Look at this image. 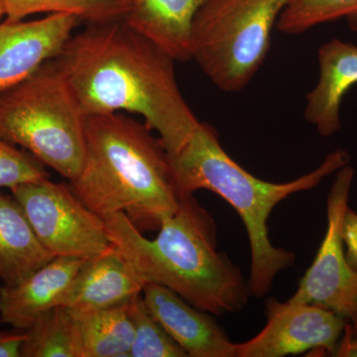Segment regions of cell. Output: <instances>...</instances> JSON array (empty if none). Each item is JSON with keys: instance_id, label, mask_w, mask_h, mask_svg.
I'll use <instances>...</instances> for the list:
<instances>
[{"instance_id": "e0dca14e", "label": "cell", "mask_w": 357, "mask_h": 357, "mask_svg": "<svg viewBox=\"0 0 357 357\" xmlns=\"http://www.w3.org/2000/svg\"><path fill=\"white\" fill-rule=\"evenodd\" d=\"M73 314L76 319L79 357H129L134 335L129 302L109 309Z\"/></svg>"}, {"instance_id": "4316f807", "label": "cell", "mask_w": 357, "mask_h": 357, "mask_svg": "<svg viewBox=\"0 0 357 357\" xmlns=\"http://www.w3.org/2000/svg\"><path fill=\"white\" fill-rule=\"evenodd\" d=\"M352 331H354V337H357V318L356 321L352 323Z\"/></svg>"}, {"instance_id": "9c48e42d", "label": "cell", "mask_w": 357, "mask_h": 357, "mask_svg": "<svg viewBox=\"0 0 357 357\" xmlns=\"http://www.w3.org/2000/svg\"><path fill=\"white\" fill-rule=\"evenodd\" d=\"M267 323L259 333L237 344V357H283L319 352L335 356L349 321L310 304L266 302Z\"/></svg>"}, {"instance_id": "7a4b0ae2", "label": "cell", "mask_w": 357, "mask_h": 357, "mask_svg": "<svg viewBox=\"0 0 357 357\" xmlns=\"http://www.w3.org/2000/svg\"><path fill=\"white\" fill-rule=\"evenodd\" d=\"M110 241L145 283L177 293L211 316L241 312L250 290L238 267L217 249L215 220L192 196L162 220L158 236H144L126 215L103 218Z\"/></svg>"}, {"instance_id": "52a82bcc", "label": "cell", "mask_w": 357, "mask_h": 357, "mask_svg": "<svg viewBox=\"0 0 357 357\" xmlns=\"http://www.w3.org/2000/svg\"><path fill=\"white\" fill-rule=\"evenodd\" d=\"M9 190L40 243L54 257L86 260L112 248L105 220L89 210L70 185L44 178Z\"/></svg>"}, {"instance_id": "8fae6325", "label": "cell", "mask_w": 357, "mask_h": 357, "mask_svg": "<svg viewBox=\"0 0 357 357\" xmlns=\"http://www.w3.org/2000/svg\"><path fill=\"white\" fill-rule=\"evenodd\" d=\"M142 298L152 316L188 356L237 357V344L211 314L192 306L177 293L158 284L147 283Z\"/></svg>"}, {"instance_id": "6da1fadb", "label": "cell", "mask_w": 357, "mask_h": 357, "mask_svg": "<svg viewBox=\"0 0 357 357\" xmlns=\"http://www.w3.org/2000/svg\"><path fill=\"white\" fill-rule=\"evenodd\" d=\"M86 116H143L167 153L178 154L199 122L176 79L175 60L123 21L89 25L54 59Z\"/></svg>"}, {"instance_id": "603a6c76", "label": "cell", "mask_w": 357, "mask_h": 357, "mask_svg": "<svg viewBox=\"0 0 357 357\" xmlns=\"http://www.w3.org/2000/svg\"><path fill=\"white\" fill-rule=\"evenodd\" d=\"M342 238L347 261L349 267L357 272V213L349 206L342 218Z\"/></svg>"}, {"instance_id": "44dd1931", "label": "cell", "mask_w": 357, "mask_h": 357, "mask_svg": "<svg viewBox=\"0 0 357 357\" xmlns=\"http://www.w3.org/2000/svg\"><path fill=\"white\" fill-rule=\"evenodd\" d=\"M357 14V0H289L276 26L281 32L298 35L314 26Z\"/></svg>"}, {"instance_id": "ba28073f", "label": "cell", "mask_w": 357, "mask_h": 357, "mask_svg": "<svg viewBox=\"0 0 357 357\" xmlns=\"http://www.w3.org/2000/svg\"><path fill=\"white\" fill-rule=\"evenodd\" d=\"M356 171L349 164L335 172L326 199V230L311 266L288 302L324 307L354 323L357 318V272L349 267L342 238Z\"/></svg>"}, {"instance_id": "4fadbf2b", "label": "cell", "mask_w": 357, "mask_h": 357, "mask_svg": "<svg viewBox=\"0 0 357 357\" xmlns=\"http://www.w3.org/2000/svg\"><path fill=\"white\" fill-rule=\"evenodd\" d=\"M84 259L54 257L25 280L0 287V321L27 331L45 312L61 306Z\"/></svg>"}, {"instance_id": "3957f363", "label": "cell", "mask_w": 357, "mask_h": 357, "mask_svg": "<svg viewBox=\"0 0 357 357\" xmlns=\"http://www.w3.org/2000/svg\"><path fill=\"white\" fill-rule=\"evenodd\" d=\"M151 131L121 112L86 116L83 166L69 185L96 215L124 213L140 231L158 230L183 198L170 157Z\"/></svg>"}, {"instance_id": "ffe728a7", "label": "cell", "mask_w": 357, "mask_h": 357, "mask_svg": "<svg viewBox=\"0 0 357 357\" xmlns=\"http://www.w3.org/2000/svg\"><path fill=\"white\" fill-rule=\"evenodd\" d=\"M134 335L129 357H187L149 312L142 294L129 302Z\"/></svg>"}, {"instance_id": "5b68a950", "label": "cell", "mask_w": 357, "mask_h": 357, "mask_svg": "<svg viewBox=\"0 0 357 357\" xmlns=\"http://www.w3.org/2000/svg\"><path fill=\"white\" fill-rule=\"evenodd\" d=\"M86 116L55 60L0 95V138L70 181L86 150Z\"/></svg>"}, {"instance_id": "d6986e66", "label": "cell", "mask_w": 357, "mask_h": 357, "mask_svg": "<svg viewBox=\"0 0 357 357\" xmlns=\"http://www.w3.org/2000/svg\"><path fill=\"white\" fill-rule=\"evenodd\" d=\"M25 333L22 357H79L76 319L68 307L45 312Z\"/></svg>"}, {"instance_id": "9a60e30c", "label": "cell", "mask_w": 357, "mask_h": 357, "mask_svg": "<svg viewBox=\"0 0 357 357\" xmlns=\"http://www.w3.org/2000/svg\"><path fill=\"white\" fill-rule=\"evenodd\" d=\"M208 0H132L123 21L174 60L191 59L192 22Z\"/></svg>"}, {"instance_id": "8992f818", "label": "cell", "mask_w": 357, "mask_h": 357, "mask_svg": "<svg viewBox=\"0 0 357 357\" xmlns=\"http://www.w3.org/2000/svg\"><path fill=\"white\" fill-rule=\"evenodd\" d=\"M289 0H208L191 31V59L218 89L245 88L264 63Z\"/></svg>"}, {"instance_id": "484cf974", "label": "cell", "mask_w": 357, "mask_h": 357, "mask_svg": "<svg viewBox=\"0 0 357 357\" xmlns=\"http://www.w3.org/2000/svg\"><path fill=\"white\" fill-rule=\"evenodd\" d=\"M4 16H6V9H4L3 2H2V0H0V21H1Z\"/></svg>"}, {"instance_id": "7402d4cb", "label": "cell", "mask_w": 357, "mask_h": 357, "mask_svg": "<svg viewBox=\"0 0 357 357\" xmlns=\"http://www.w3.org/2000/svg\"><path fill=\"white\" fill-rule=\"evenodd\" d=\"M50 178L46 166L36 157L0 138V188Z\"/></svg>"}, {"instance_id": "2e32d148", "label": "cell", "mask_w": 357, "mask_h": 357, "mask_svg": "<svg viewBox=\"0 0 357 357\" xmlns=\"http://www.w3.org/2000/svg\"><path fill=\"white\" fill-rule=\"evenodd\" d=\"M13 196L0 194V279L13 286L53 259Z\"/></svg>"}, {"instance_id": "30bf717a", "label": "cell", "mask_w": 357, "mask_h": 357, "mask_svg": "<svg viewBox=\"0 0 357 357\" xmlns=\"http://www.w3.org/2000/svg\"><path fill=\"white\" fill-rule=\"evenodd\" d=\"M82 21L70 14L0 23V95L54 60Z\"/></svg>"}, {"instance_id": "cb8c5ba5", "label": "cell", "mask_w": 357, "mask_h": 357, "mask_svg": "<svg viewBox=\"0 0 357 357\" xmlns=\"http://www.w3.org/2000/svg\"><path fill=\"white\" fill-rule=\"evenodd\" d=\"M25 338L26 333L23 331H0V357H22L21 349Z\"/></svg>"}, {"instance_id": "ac0fdd59", "label": "cell", "mask_w": 357, "mask_h": 357, "mask_svg": "<svg viewBox=\"0 0 357 357\" xmlns=\"http://www.w3.org/2000/svg\"><path fill=\"white\" fill-rule=\"evenodd\" d=\"M6 20L20 21L37 13L70 14L89 25L123 20L132 0H2Z\"/></svg>"}, {"instance_id": "5bb4252c", "label": "cell", "mask_w": 357, "mask_h": 357, "mask_svg": "<svg viewBox=\"0 0 357 357\" xmlns=\"http://www.w3.org/2000/svg\"><path fill=\"white\" fill-rule=\"evenodd\" d=\"M319 77L307 93L305 119L323 137L342 128L340 107L349 89L357 84V46L333 39L319 47Z\"/></svg>"}, {"instance_id": "277c9868", "label": "cell", "mask_w": 357, "mask_h": 357, "mask_svg": "<svg viewBox=\"0 0 357 357\" xmlns=\"http://www.w3.org/2000/svg\"><path fill=\"white\" fill-rule=\"evenodd\" d=\"M170 160L182 197L208 190L238 213L250 244L249 290L259 299L270 292L277 275L296 260L295 253L276 248L270 241L267 222L275 206L296 192L314 189L347 165L351 156L345 150L337 149L312 172L286 183L266 182L239 166L220 145L217 130L199 122L189 142Z\"/></svg>"}, {"instance_id": "d4e9b609", "label": "cell", "mask_w": 357, "mask_h": 357, "mask_svg": "<svg viewBox=\"0 0 357 357\" xmlns=\"http://www.w3.org/2000/svg\"><path fill=\"white\" fill-rule=\"evenodd\" d=\"M337 357H357V337H354L352 326L347 325L335 351Z\"/></svg>"}, {"instance_id": "7c38bea8", "label": "cell", "mask_w": 357, "mask_h": 357, "mask_svg": "<svg viewBox=\"0 0 357 357\" xmlns=\"http://www.w3.org/2000/svg\"><path fill=\"white\" fill-rule=\"evenodd\" d=\"M145 285L112 244L102 255L84 260L61 306L77 312L121 306L141 295Z\"/></svg>"}]
</instances>
